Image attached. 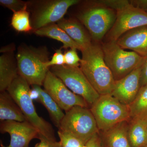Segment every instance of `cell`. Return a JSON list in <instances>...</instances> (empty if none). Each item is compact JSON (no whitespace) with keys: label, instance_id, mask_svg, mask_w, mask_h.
<instances>
[{"label":"cell","instance_id":"obj_24","mask_svg":"<svg viewBox=\"0 0 147 147\" xmlns=\"http://www.w3.org/2000/svg\"><path fill=\"white\" fill-rule=\"evenodd\" d=\"M58 134L62 147H84L85 144L71 134L58 130Z\"/></svg>","mask_w":147,"mask_h":147},{"label":"cell","instance_id":"obj_21","mask_svg":"<svg viewBox=\"0 0 147 147\" xmlns=\"http://www.w3.org/2000/svg\"><path fill=\"white\" fill-rule=\"evenodd\" d=\"M35 33L40 36L47 37L61 42L63 44V48H70L82 51V47L58 25L53 24L48 25L35 31Z\"/></svg>","mask_w":147,"mask_h":147},{"label":"cell","instance_id":"obj_5","mask_svg":"<svg viewBox=\"0 0 147 147\" xmlns=\"http://www.w3.org/2000/svg\"><path fill=\"white\" fill-rule=\"evenodd\" d=\"M90 108L99 132L131 119L128 105L123 104L111 94L100 95Z\"/></svg>","mask_w":147,"mask_h":147},{"label":"cell","instance_id":"obj_35","mask_svg":"<svg viewBox=\"0 0 147 147\" xmlns=\"http://www.w3.org/2000/svg\"><path fill=\"white\" fill-rule=\"evenodd\" d=\"M146 12H147V9H146Z\"/></svg>","mask_w":147,"mask_h":147},{"label":"cell","instance_id":"obj_25","mask_svg":"<svg viewBox=\"0 0 147 147\" xmlns=\"http://www.w3.org/2000/svg\"><path fill=\"white\" fill-rule=\"evenodd\" d=\"M95 1L100 5L112 9L116 12L123 9L130 4L129 1L127 0H100Z\"/></svg>","mask_w":147,"mask_h":147},{"label":"cell","instance_id":"obj_2","mask_svg":"<svg viewBox=\"0 0 147 147\" xmlns=\"http://www.w3.org/2000/svg\"><path fill=\"white\" fill-rule=\"evenodd\" d=\"M49 53L45 47H21L16 59L18 74L30 86L43 85L49 67Z\"/></svg>","mask_w":147,"mask_h":147},{"label":"cell","instance_id":"obj_32","mask_svg":"<svg viewBox=\"0 0 147 147\" xmlns=\"http://www.w3.org/2000/svg\"><path fill=\"white\" fill-rule=\"evenodd\" d=\"M147 85V59L142 67L141 76V87Z\"/></svg>","mask_w":147,"mask_h":147},{"label":"cell","instance_id":"obj_8","mask_svg":"<svg viewBox=\"0 0 147 147\" xmlns=\"http://www.w3.org/2000/svg\"><path fill=\"white\" fill-rule=\"evenodd\" d=\"M50 71L67 88L86 101L90 107L100 97L79 67L64 65L51 67Z\"/></svg>","mask_w":147,"mask_h":147},{"label":"cell","instance_id":"obj_3","mask_svg":"<svg viewBox=\"0 0 147 147\" xmlns=\"http://www.w3.org/2000/svg\"><path fill=\"white\" fill-rule=\"evenodd\" d=\"M30 86L28 82L19 75L7 91L21 109L26 120L36 127L40 134L49 139L56 140L55 130L52 125L37 113Z\"/></svg>","mask_w":147,"mask_h":147},{"label":"cell","instance_id":"obj_16","mask_svg":"<svg viewBox=\"0 0 147 147\" xmlns=\"http://www.w3.org/2000/svg\"><path fill=\"white\" fill-rule=\"evenodd\" d=\"M57 25L82 47V50L88 47L93 42L89 32L81 22L76 19H62L58 22Z\"/></svg>","mask_w":147,"mask_h":147},{"label":"cell","instance_id":"obj_26","mask_svg":"<svg viewBox=\"0 0 147 147\" xmlns=\"http://www.w3.org/2000/svg\"><path fill=\"white\" fill-rule=\"evenodd\" d=\"M2 5L7 7L14 12L26 9L29 3L21 0H1Z\"/></svg>","mask_w":147,"mask_h":147},{"label":"cell","instance_id":"obj_19","mask_svg":"<svg viewBox=\"0 0 147 147\" xmlns=\"http://www.w3.org/2000/svg\"><path fill=\"white\" fill-rule=\"evenodd\" d=\"M32 87V92L36 95L37 100L45 107L49 113L51 120L59 128L65 115L63 110L45 90L37 85H34Z\"/></svg>","mask_w":147,"mask_h":147},{"label":"cell","instance_id":"obj_9","mask_svg":"<svg viewBox=\"0 0 147 147\" xmlns=\"http://www.w3.org/2000/svg\"><path fill=\"white\" fill-rule=\"evenodd\" d=\"M43 86L45 91L65 112L74 106L90 108L89 105L83 98L69 89L61 80L50 70L45 77Z\"/></svg>","mask_w":147,"mask_h":147},{"label":"cell","instance_id":"obj_28","mask_svg":"<svg viewBox=\"0 0 147 147\" xmlns=\"http://www.w3.org/2000/svg\"><path fill=\"white\" fill-rule=\"evenodd\" d=\"M38 139L39 143L37 144L35 147H62L60 142L49 139L42 134H39Z\"/></svg>","mask_w":147,"mask_h":147},{"label":"cell","instance_id":"obj_18","mask_svg":"<svg viewBox=\"0 0 147 147\" xmlns=\"http://www.w3.org/2000/svg\"><path fill=\"white\" fill-rule=\"evenodd\" d=\"M128 138L131 147L147 144V115L131 118L128 122Z\"/></svg>","mask_w":147,"mask_h":147},{"label":"cell","instance_id":"obj_29","mask_svg":"<svg viewBox=\"0 0 147 147\" xmlns=\"http://www.w3.org/2000/svg\"><path fill=\"white\" fill-rule=\"evenodd\" d=\"M65 65L64 55H63L60 49L56 50L53 55L51 60L47 63L48 67L54 66H61Z\"/></svg>","mask_w":147,"mask_h":147},{"label":"cell","instance_id":"obj_1","mask_svg":"<svg viewBox=\"0 0 147 147\" xmlns=\"http://www.w3.org/2000/svg\"><path fill=\"white\" fill-rule=\"evenodd\" d=\"M81 52L80 68L92 86L100 95L111 94L115 80L105 63L101 44L93 41Z\"/></svg>","mask_w":147,"mask_h":147},{"label":"cell","instance_id":"obj_6","mask_svg":"<svg viewBox=\"0 0 147 147\" xmlns=\"http://www.w3.org/2000/svg\"><path fill=\"white\" fill-rule=\"evenodd\" d=\"M58 129L73 135L85 144L99 132L90 108L80 106H74L65 112Z\"/></svg>","mask_w":147,"mask_h":147},{"label":"cell","instance_id":"obj_10","mask_svg":"<svg viewBox=\"0 0 147 147\" xmlns=\"http://www.w3.org/2000/svg\"><path fill=\"white\" fill-rule=\"evenodd\" d=\"M113 26L105 36L106 41H117L124 34L139 27L147 26V13L129 5L117 11Z\"/></svg>","mask_w":147,"mask_h":147},{"label":"cell","instance_id":"obj_14","mask_svg":"<svg viewBox=\"0 0 147 147\" xmlns=\"http://www.w3.org/2000/svg\"><path fill=\"white\" fill-rule=\"evenodd\" d=\"M117 42L123 49L131 50L147 58V26L126 32Z\"/></svg>","mask_w":147,"mask_h":147},{"label":"cell","instance_id":"obj_15","mask_svg":"<svg viewBox=\"0 0 147 147\" xmlns=\"http://www.w3.org/2000/svg\"><path fill=\"white\" fill-rule=\"evenodd\" d=\"M128 121L117 124L99 132L103 147H131L128 138Z\"/></svg>","mask_w":147,"mask_h":147},{"label":"cell","instance_id":"obj_12","mask_svg":"<svg viewBox=\"0 0 147 147\" xmlns=\"http://www.w3.org/2000/svg\"><path fill=\"white\" fill-rule=\"evenodd\" d=\"M0 131L1 133H8L10 136L9 144L5 146L1 143V147H29L31 141L38 139L40 134L38 130L27 121H1Z\"/></svg>","mask_w":147,"mask_h":147},{"label":"cell","instance_id":"obj_4","mask_svg":"<svg viewBox=\"0 0 147 147\" xmlns=\"http://www.w3.org/2000/svg\"><path fill=\"white\" fill-rule=\"evenodd\" d=\"M101 45L105 63L115 81L142 67L147 59L133 51H125L117 41H105Z\"/></svg>","mask_w":147,"mask_h":147},{"label":"cell","instance_id":"obj_23","mask_svg":"<svg viewBox=\"0 0 147 147\" xmlns=\"http://www.w3.org/2000/svg\"><path fill=\"white\" fill-rule=\"evenodd\" d=\"M11 25L18 32H27L33 29L27 9L14 12L11 18Z\"/></svg>","mask_w":147,"mask_h":147},{"label":"cell","instance_id":"obj_20","mask_svg":"<svg viewBox=\"0 0 147 147\" xmlns=\"http://www.w3.org/2000/svg\"><path fill=\"white\" fill-rule=\"evenodd\" d=\"M0 120L1 121H26L21 109L7 91L0 94Z\"/></svg>","mask_w":147,"mask_h":147},{"label":"cell","instance_id":"obj_11","mask_svg":"<svg viewBox=\"0 0 147 147\" xmlns=\"http://www.w3.org/2000/svg\"><path fill=\"white\" fill-rule=\"evenodd\" d=\"M78 0H53L45 1L35 11L32 26L35 31L59 22L69 8L78 3Z\"/></svg>","mask_w":147,"mask_h":147},{"label":"cell","instance_id":"obj_31","mask_svg":"<svg viewBox=\"0 0 147 147\" xmlns=\"http://www.w3.org/2000/svg\"><path fill=\"white\" fill-rule=\"evenodd\" d=\"M129 2L132 6L138 9L145 11L147 9V0H131Z\"/></svg>","mask_w":147,"mask_h":147},{"label":"cell","instance_id":"obj_30","mask_svg":"<svg viewBox=\"0 0 147 147\" xmlns=\"http://www.w3.org/2000/svg\"><path fill=\"white\" fill-rule=\"evenodd\" d=\"M84 147H103L99 132L96 133L86 143Z\"/></svg>","mask_w":147,"mask_h":147},{"label":"cell","instance_id":"obj_34","mask_svg":"<svg viewBox=\"0 0 147 147\" xmlns=\"http://www.w3.org/2000/svg\"><path fill=\"white\" fill-rule=\"evenodd\" d=\"M143 147H147V144L146 145V146H144Z\"/></svg>","mask_w":147,"mask_h":147},{"label":"cell","instance_id":"obj_7","mask_svg":"<svg viewBox=\"0 0 147 147\" xmlns=\"http://www.w3.org/2000/svg\"><path fill=\"white\" fill-rule=\"evenodd\" d=\"M94 3V5L85 9L79 13L77 17L86 28L92 40L99 42L113 26L117 12L95 1Z\"/></svg>","mask_w":147,"mask_h":147},{"label":"cell","instance_id":"obj_13","mask_svg":"<svg viewBox=\"0 0 147 147\" xmlns=\"http://www.w3.org/2000/svg\"><path fill=\"white\" fill-rule=\"evenodd\" d=\"M142 67L135 69L120 80L115 81L111 94L124 105H130L137 97L141 88Z\"/></svg>","mask_w":147,"mask_h":147},{"label":"cell","instance_id":"obj_27","mask_svg":"<svg viewBox=\"0 0 147 147\" xmlns=\"http://www.w3.org/2000/svg\"><path fill=\"white\" fill-rule=\"evenodd\" d=\"M76 49H70L65 53L64 59L65 65L70 66L79 67L81 59L78 56Z\"/></svg>","mask_w":147,"mask_h":147},{"label":"cell","instance_id":"obj_33","mask_svg":"<svg viewBox=\"0 0 147 147\" xmlns=\"http://www.w3.org/2000/svg\"><path fill=\"white\" fill-rule=\"evenodd\" d=\"M15 49V47L13 45H9L5 47H3L1 50V53H13V50Z\"/></svg>","mask_w":147,"mask_h":147},{"label":"cell","instance_id":"obj_17","mask_svg":"<svg viewBox=\"0 0 147 147\" xmlns=\"http://www.w3.org/2000/svg\"><path fill=\"white\" fill-rule=\"evenodd\" d=\"M18 76L17 61L13 53H3L0 57V91H7Z\"/></svg>","mask_w":147,"mask_h":147},{"label":"cell","instance_id":"obj_22","mask_svg":"<svg viewBox=\"0 0 147 147\" xmlns=\"http://www.w3.org/2000/svg\"><path fill=\"white\" fill-rule=\"evenodd\" d=\"M128 107L131 119L147 115V85L141 88L137 97Z\"/></svg>","mask_w":147,"mask_h":147}]
</instances>
